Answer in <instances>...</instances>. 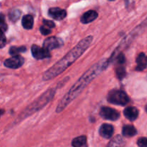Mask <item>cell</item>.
<instances>
[{"label":"cell","instance_id":"6da1fadb","mask_svg":"<svg viewBox=\"0 0 147 147\" xmlns=\"http://www.w3.org/2000/svg\"><path fill=\"white\" fill-rule=\"evenodd\" d=\"M109 66L107 60H102L98 63L92 65L84 74L75 83L65 94V96L61 99L60 103L56 108V113H60L63 111L74 99H76L82 91L88 86L89 83L94 80L103 70H106Z\"/></svg>","mask_w":147,"mask_h":147},{"label":"cell","instance_id":"7a4b0ae2","mask_svg":"<svg viewBox=\"0 0 147 147\" xmlns=\"http://www.w3.org/2000/svg\"><path fill=\"white\" fill-rule=\"evenodd\" d=\"M93 42V36H88L80 40L70 52L67 53L62 59L55 63L51 67L47 69L42 76V80L45 81L52 80L61 74L67 67H70L76 60L79 58Z\"/></svg>","mask_w":147,"mask_h":147},{"label":"cell","instance_id":"3957f363","mask_svg":"<svg viewBox=\"0 0 147 147\" xmlns=\"http://www.w3.org/2000/svg\"><path fill=\"white\" fill-rule=\"evenodd\" d=\"M56 93V88H50L47 91L42 94L40 97L37 98L36 100H34L31 104L29 105L20 114V116L17 117L15 121L13 123V124H17L19 122L22 121L24 119H27L29 116H32V114L35 113L36 112L39 111L45 107L46 105L48 104L50 100H53L55 95Z\"/></svg>","mask_w":147,"mask_h":147},{"label":"cell","instance_id":"277c9868","mask_svg":"<svg viewBox=\"0 0 147 147\" xmlns=\"http://www.w3.org/2000/svg\"><path fill=\"white\" fill-rule=\"evenodd\" d=\"M107 100L109 103L118 106H126L129 103V97L123 90H113L109 92Z\"/></svg>","mask_w":147,"mask_h":147},{"label":"cell","instance_id":"5b68a950","mask_svg":"<svg viewBox=\"0 0 147 147\" xmlns=\"http://www.w3.org/2000/svg\"><path fill=\"white\" fill-rule=\"evenodd\" d=\"M31 53L33 57L36 60H43V59L49 58L51 57L50 50L47 47H40L37 45H32L31 47Z\"/></svg>","mask_w":147,"mask_h":147},{"label":"cell","instance_id":"8992f818","mask_svg":"<svg viewBox=\"0 0 147 147\" xmlns=\"http://www.w3.org/2000/svg\"><path fill=\"white\" fill-rule=\"evenodd\" d=\"M99 114L103 119L110 121H116L120 118V113L115 109L103 106L100 109Z\"/></svg>","mask_w":147,"mask_h":147},{"label":"cell","instance_id":"52a82bcc","mask_svg":"<svg viewBox=\"0 0 147 147\" xmlns=\"http://www.w3.org/2000/svg\"><path fill=\"white\" fill-rule=\"evenodd\" d=\"M24 63V59L20 55L11 56L10 58L4 60V65L8 68L17 69L21 67Z\"/></svg>","mask_w":147,"mask_h":147},{"label":"cell","instance_id":"ba28073f","mask_svg":"<svg viewBox=\"0 0 147 147\" xmlns=\"http://www.w3.org/2000/svg\"><path fill=\"white\" fill-rule=\"evenodd\" d=\"M63 45V41L59 37H50L45 39L43 42V46L47 47L48 50H54V49L60 48Z\"/></svg>","mask_w":147,"mask_h":147},{"label":"cell","instance_id":"9c48e42d","mask_svg":"<svg viewBox=\"0 0 147 147\" xmlns=\"http://www.w3.org/2000/svg\"><path fill=\"white\" fill-rule=\"evenodd\" d=\"M48 15L54 20L60 21L65 18L67 16V11L58 7H53L48 10Z\"/></svg>","mask_w":147,"mask_h":147},{"label":"cell","instance_id":"30bf717a","mask_svg":"<svg viewBox=\"0 0 147 147\" xmlns=\"http://www.w3.org/2000/svg\"><path fill=\"white\" fill-rule=\"evenodd\" d=\"M114 132V127L112 125L103 123L99 129V134L106 139H109L113 136Z\"/></svg>","mask_w":147,"mask_h":147},{"label":"cell","instance_id":"8fae6325","mask_svg":"<svg viewBox=\"0 0 147 147\" xmlns=\"http://www.w3.org/2000/svg\"><path fill=\"white\" fill-rule=\"evenodd\" d=\"M98 17V14L97 11H95V10L90 9L85 12L81 16L80 21L83 24H89V23L94 21Z\"/></svg>","mask_w":147,"mask_h":147},{"label":"cell","instance_id":"7c38bea8","mask_svg":"<svg viewBox=\"0 0 147 147\" xmlns=\"http://www.w3.org/2000/svg\"><path fill=\"white\" fill-rule=\"evenodd\" d=\"M123 115L128 120L134 121L136 120L139 116V111L136 108L133 106H129L126 108L123 111Z\"/></svg>","mask_w":147,"mask_h":147},{"label":"cell","instance_id":"4fadbf2b","mask_svg":"<svg viewBox=\"0 0 147 147\" xmlns=\"http://www.w3.org/2000/svg\"><path fill=\"white\" fill-rule=\"evenodd\" d=\"M136 63L137 66L136 67V70L137 71H143L147 67V55L144 53H141L136 58Z\"/></svg>","mask_w":147,"mask_h":147},{"label":"cell","instance_id":"5bb4252c","mask_svg":"<svg viewBox=\"0 0 147 147\" xmlns=\"http://www.w3.org/2000/svg\"><path fill=\"white\" fill-rule=\"evenodd\" d=\"M22 25L25 30H31L34 25V18L30 14H25L22 20Z\"/></svg>","mask_w":147,"mask_h":147},{"label":"cell","instance_id":"9a60e30c","mask_svg":"<svg viewBox=\"0 0 147 147\" xmlns=\"http://www.w3.org/2000/svg\"><path fill=\"white\" fill-rule=\"evenodd\" d=\"M137 134L136 128L132 125H125L122 129V134L126 137H132Z\"/></svg>","mask_w":147,"mask_h":147},{"label":"cell","instance_id":"2e32d148","mask_svg":"<svg viewBox=\"0 0 147 147\" xmlns=\"http://www.w3.org/2000/svg\"><path fill=\"white\" fill-rule=\"evenodd\" d=\"M71 145L74 147L87 146V138L86 136H78L73 139Z\"/></svg>","mask_w":147,"mask_h":147},{"label":"cell","instance_id":"e0dca14e","mask_svg":"<svg viewBox=\"0 0 147 147\" xmlns=\"http://www.w3.org/2000/svg\"><path fill=\"white\" fill-rule=\"evenodd\" d=\"M27 51V48L24 46H21V47H17V46H12L9 48V53L10 55L14 56V55H18L20 53H24Z\"/></svg>","mask_w":147,"mask_h":147},{"label":"cell","instance_id":"ac0fdd59","mask_svg":"<svg viewBox=\"0 0 147 147\" xmlns=\"http://www.w3.org/2000/svg\"><path fill=\"white\" fill-rule=\"evenodd\" d=\"M20 16H21V11L17 9L10 10L8 14L9 19L10 21L13 22H15L16 21H17L20 19Z\"/></svg>","mask_w":147,"mask_h":147},{"label":"cell","instance_id":"d6986e66","mask_svg":"<svg viewBox=\"0 0 147 147\" xmlns=\"http://www.w3.org/2000/svg\"><path fill=\"white\" fill-rule=\"evenodd\" d=\"M123 145H124V142H123L122 137L120 136V135H117L116 137H114L111 141L110 143L108 144V146H123Z\"/></svg>","mask_w":147,"mask_h":147},{"label":"cell","instance_id":"ffe728a7","mask_svg":"<svg viewBox=\"0 0 147 147\" xmlns=\"http://www.w3.org/2000/svg\"><path fill=\"white\" fill-rule=\"evenodd\" d=\"M116 75L119 80H122L123 78H124L126 75L124 65H119V66L116 69Z\"/></svg>","mask_w":147,"mask_h":147},{"label":"cell","instance_id":"44dd1931","mask_svg":"<svg viewBox=\"0 0 147 147\" xmlns=\"http://www.w3.org/2000/svg\"><path fill=\"white\" fill-rule=\"evenodd\" d=\"M40 32H41V34H43V35H47V34L51 33L52 30H51V28H50V27H47V26L43 24L42 27H40Z\"/></svg>","mask_w":147,"mask_h":147},{"label":"cell","instance_id":"7402d4cb","mask_svg":"<svg viewBox=\"0 0 147 147\" xmlns=\"http://www.w3.org/2000/svg\"><path fill=\"white\" fill-rule=\"evenodd\" d=\"M1 24H0V27H1V32H5L7 30V24L5 22V20H4V14L1 13Z\"/></svg>","mask_w":147,"mask_h":147},{"label":"cell","instance_id":"603a6c76","mask_svg":"<svg viewBox=\"0 0 147 147\" xmlns=\"http://www.w3.org/2000/svg\"><path fill=\"white\" fill-rule=\"evenodd\" d=\"M137 145L140 147H147V138H139L137 140Z\"/></svg>","mask_w":147,"mask_h":147},{"label":"cell","instance_id":"cb8c5ba5","mask_svg":"<svg viewBox=\"0 0 147 147\" xmlns=\"http://www.w3.org/2000/svg\"><path fill=\"white\" fill-rule=\"evenodd\" d=\"M42 23L44 25L47 26V27H50V28H54L55 27V24L51 20H43Z\"/></svg>","mask_w":147,"mask_h":147},{"label":"cell","instance_id":"d4e9b609","mask_svg":"<svg viewBox=\"0 0 147 147\" xmlns=\"http://www.w3.org/2000/svg\"><path fill=\"white\" fill-rule=\"evenodd\" d=\"M6 42H7V40H6L5 35H4V32H1V40H0V47L1 48H3L5 46Z\"/></svg>","mask_w":147,"mask_h":147},{"label":"cell","instance_id":"484cf974","mask_svg":"<svg viewBox=\"0 0 147 147\" xmlns=\"http://www.w3.org/2000/svg\"><path fill=\"white\" fill-rule=\"evenodd\" d=\"M125 1V4H126V6L127 7H129V5H131V4H132V2H133V0H124Z\"/></svg>","mask_w":147,"mask_h":147},{"label":"cell","instance_id":"4316f807","mask_svg":"<svg viewBox=\"0 0 147 147\" xmlns=\"http://www.w3.org/2000/svg\"><path fill=\"white\" fill-rule=\"evenodd\" d=\"M1 115L4 114V110H1Z\"/></svg>","mask_w":147,"mask_h":147},{"label":"cell","instance_id":"83f0119b","mask_svg":"<svg viewBox=\"0 0 147 147\" xmlns=\"http://www.w3.org/2000/svg\"><path fill=\"white\" fill-rule=\"evenodd\" d=\"M109 1H114V0H109Z\"/></svg>","mask_w":147,"mask_h":147}]
</instances>
